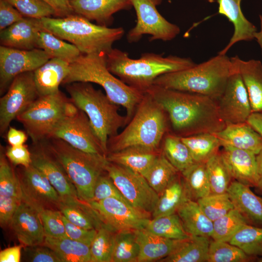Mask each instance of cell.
<instances>
[{
  "label": "cell",
  "instance_id": "cell-36",
  "mask_svg": "<svg viewBox=\"0 0 262 262\" xmlns=\"http://www.w3.org/2000/svg\"><path fill=\"white\" fill-rule=\"evenodd\" d=\"M180 174L188 199L197 201L211 194L205 163H196Z\"/></svg>",
  "mask_w": 262,
  "mask_h": 262
},
{
  "label": "cell",
  "instance_id": "cell-48",
  "mask_svg": "<svg viewBox=\"0 0 262 262\" xmlns=\"http://www.w3.org/2000/svg\"><path fill=\"white\" fill-rule=\"evenodd\" d=\"M197 202L203 213L213 222L234 208L227 193L210 194L199 199Z\"/></svg>",
  "mask_w": 262,
  "mask_h": 262
},
{
  "label": "cell",
  "instance_id": "cell-38",
  "mask_svg": "<svg viewBox=\"0 0 262 262\" xmlns=\"http://www.w3.org/2000/svg\"><path fill=\"white\" fill-rule=\"evenodd\" d=\"M36 48L44 50L51 58H56L71 63L82 54L74 45L67 43L44 29L38 33Z\"/></svg>",
  "mask_w": 262,
  "mask_h": 262
},
{
  "label": "cell",
  "instance_id": "cell-17",
  "mask_svg": "<svg viewBox=\"0 0 262 262\" xmlns=\"http://www.w3.org/2000/svg\"><path fill=\"white\" fill-rule=\"evenodd\" d=\"M32 164L43 173L60 196L61 201L80 199L76 189L64 167L49 147L46 140L33 143Z\"/></svg>",
  "mask_w": 262,
  "mask_h": 262
},
{
  "label": "cell",
  "instance_id": "cell-56",
  "mask_svg": "<svg viewBox=\"0 0 262 262\" xmlns=\"http://www.w3.org/2000/svg\"><path fill=\"white\" fill-rule=\"evenodd\" d=\"M54 10L55 16L65 17L74 14L70 4L71 0H44Z\"/></svg>",
  "mask_w": 262,
  "mask_h": 262
},
{
  "label": "cell",
  "instance_id": "cell-6",
  "mask_svg": "<svg viewBox=\"0 0 262 262\" xmlns=\"http://www.w3.org/2000/svg\"><path fill=\"white\" fill-rule=\"evenodd\" d=\"M43 29L75 46L82 54L107 55L125 31L122 27L110 28L94 24L76 14L62 17L40 19Z\"/></svg>",
  "mask_w": 262,
  "mask_h": 262
},
{
  "label": "cell",
  "instance_id": "cell-9",
  "mask_svg": "<svg viewBox=\"0 0 262 262\" xmlns=\"http://www.w3.org/2000/svg\"><path fill=\"white\" fill-rule=\"evenodd\" d=\"M68 98L60 90L52 95L39 96L16 117L33 143L51 138L65 117L64 106Z\"/></svg>",
  "mask_w": 262,
  "mask_h": 262
},
{
  "label": "cell",
  "instance_id": "cell-47",
  "mask_svg": "<svg viewBox=\"0 0 262 262\" xmlns=\"http://www.w3.org/2000/svg\"><path fill=\"white\" fill-rule=\"evenodd\" d=\"M249 260V256L241 249L229 242H210L208 262H245Z\"/></svg>",
  "mask_w": 262,
  "mask_h": 262
},
{
  "label": "cell",
  "instance_id": "cell-14",
  "mask_svg": "<svg viewBox=\"0 0 262 262\" xmlns=\"http://www.w3.org/2000/svg\"><path fill=\"white\" fill-rule=\"evenodd\" d=\"M103 223L117 232L145 229L150 214L137 210L129 203L115 197L87 202Z\"/></svg>",
  "mask_w": 262,
  "mask_h": 262
},
{
  "label": "cell",
  "instance_id": "cell-24",
  "mask_svg": "<svg viewBox=\"0 0 262 262\" xmlns=\"http://www.w3.org/2000/svg\"><path fill=\"white\" fill-rule=\"evenodd\" d=\"M43 29L40 19L24 17L0 31V45L19 49H34L38 33Z\"/></svg>",
  "mask_w": 262,
  "mask_h": 262
},
{
  "label": "cell",
  "instance_id": "cell-63",
  "mask_svg": "<svg viewBox=\"0 0 262 262\" xmlns=\"http://www.w3.org/2000/svg\"><path fill=\"white\" fill-rule=\"evenodd\" d=\"M258 262H262V258H261V259H260L259 260Z\"/></svg>",
  "mask_w": 262,
  "mask_h": 262
},
{
  "label": "cell",
  "instance_id": "cell-12",
  "mask_svg": "<svg viewBox=\"0 0 262 262\" xmlns=\"http://www.w3.org/2000/svg\"><path fill=\"white\" fill-rule=\"evenodd\" d=\"M33 71L21 73L12 81L0 99V133L2 135L10 124L38 97Z\"/></svg>",
  "mask_w": 262,
  "mask_h": 262
},
{
  "label": "cell",
  "instance_id": "cell-26",
  "mask_svg": "<svg viewBox=\"0 0 262 262\" xmlns=\"http://www.w3.org/2000/svg\"><path fill=\"white\" fill-rule=\"evenodd\" d=\"M70 63L52 58L33 71L35 86L39 96L58 92L59 86L67 76Z\"/></svg>",
  "mask_w": 262,
  "mask_h": 262
},
{
  "label": "cell",
  "instance_id": "cell-28",
  "mask_svg": "<svg viewBox=\"0 0 262 262\" xmlns=\"http://www.w3.org/2000/svg\"><path fill=\"white\" fill-rule=\"evenodd\" d=\"M236 66L246 87L252 112H262V63L258 60L245 61L230 57Z\"/></svg>",
  "mask_w": 262,
  "mask_h": 262
},
{
  "label": "cell",
  "instance_id": "cell-31",
  "mask_svg": "<svg viewBox=\"0 0 262 262\" xmlns=\"http://www.w3.org/2000/svg\"><path fill=\"white\" fill-rule=\"evenodd\" d=\"M177 213L189 235L212 237L213 222L203 213L197 201L187 199L180 206Z\"/></svg>",
  "mask_w": 262,
  "mask_h": 262
},
{
  "label": "cell",
  "instance_id": "cell-44",
  "mask_svg": "<svg viewBox=\"0 0 262 262\" xmlns=\"http://www.w3.org/2000/svg\"><path fill=\"white\" fill-rule=\"evenodd\" d=\"M249 221L237 209L234 208L213 222V240L229 242Z\"/></svg>",
  "mask_w": 262,
  "mask_h": 262
},
{
  "label": "cell",
  "instance_id": "cell-16",
  "mask_svg": "<svg viewBox=\"0 0 262 262\" xmlns=\"http://www.w3.org/2000/svg\"><path fill=\"white\" fill-rule=\"evenodd\" d=\"M61 139L82 151L106 156L107 152L95 134L87 115L82 111L60 122L51 138Z\"/></svg>",
  "mask_w": 262,
  "mask_h": 262
},
{
  "label": "cell",
  "instance_id": "cell-30",
  "mask_svg": "<svg viewBox=\"0 0 262 262\" xmlns=\"http://www.w3.org/2000/svg\"><path fill=\"white\" fill-rule=\"evenodd\" d=\"M135 231L140 247L137 262L159 261L171 254L181 241L155 235L145 229Z\"/></svg>",
  "mask_w": 262,
  "mask_h": 262
},
{
  "label": "cell",
  "instance_id": "cell-51",
  "mask_svg": "<svg viewBox=\"0 0 262 262\" xmlns=\"http://www.w3.org/2000/svg\"><path fill=\"white\" fill-rule=\"evenodd\" d=\"M109 197L116 198L128 202L105 171L96 181L91 201H100Z\"/></svg>",
  "mask_w": 262,
  "mask_h": 262
},
{
  "label": "cell",
  "instance_id": "cell-32",
  "mask_svg": "<svg viewBox=\"0 0 262 262\" xmlns=\"http://www.w3.org/2000/svg\"><path fill=\"white\" fill-rule=\"evenodd\" d=\"M210 242L207 237L191 236L181 240L171 254L159 262H207Z\"/></svg>",
  "mask_w": 262,
  "mask_h": 262
},
{
  "label": "cell",
  "instance_id": "cell-22",
  "mask_svg": "<svg viewBox=\"0 0 262 262\" xmlns=\"http://www.w3.org/2000/svg\"><path fill=\"white\" fill-rule=\"evenodd\" d=\"M223 147L221 153L232 178L249 187H257L256 155L245 150Z\"/></svg>",
  "mask_w": 262,
  "mask_h": 262
},
{
  "label": "cell",
  "instance_id": "cell-7",
  "mask_svg": "<svg viewBox=\"0 0 262 262\" xmlns=\"http://www.w3.org/2000/svg\"><path fill=\"white\" fill-rule=\"evenodd\" d=\"M66 89L71 100L87 115L107 154L109 138L116 135L119 129L129 122L127 116L121 115L118 112L119 105L91 83L72 82L66 84Z\"/></svg>",
  "mask_w": 262,
  "mask_h": 262
},
{
  "label": "cell",
  "instance_id": "cell-60",
  "mask_svg": "<svg viewBox=\"0 0 262 262\" xmlns=\"http://www.w3.org/2000/svg\"><path fill=\"white\" fill-rule=\"evenodd\" d=\"M80 110L79 108L68 98L66 101L64 106V114L65 117H73L76 116Z\"/></svg>",
  "mask_w": 262,
  "mask_h": 262
},
{
  "label": "cell",
  "instance_id": "cell-5",
  "mask_svg": "<svg viewBox=\"0 0 262 262\" xmlns=\"http://www.w3.org/2000/svg\"><path fill=\"white\" fill-rule=\"evenodd\" d=\"M232 72L230 58L217 54L208 60L184 70L158 77L153 84L196 93L217 100L223 93Z\"/></svg>",
  "mask_w": 262,
  "mask_h": 262
},
{
  "label": "cell",
  "instance_id": "cell-13",
  "mask_svg": "<svg viewBox=\"0 0 262 262\" xmlns=\"http://www.w3.org/2000/svg\"><path fill=\"white\" fill-rule=\"evenodd\" d=\"M22 201L39 213L47 209L59 210L61 197L46 176L32 164L16 171Z\"/></svg>",
  "mask_w": 262,
  "mask_h": 262
},
{
  "label": "cell",
  "instance_id": "cell-54",
  "mask_svg": "<svg viewBox=\"0 0 262 262\" xmlns=\"http://www.w3.org/2000/svg\"><path fill=\"white\" fill-rule=\"evenodd\" d=\"M4 151L13 165L28 167L32 164L31 151L25 145L15 147L9 146Z\"/></svg>",
  "mask_w": 262,
  "mask_h": 262
},
{
  "label": "cell",
  "instance_id": "cell-62",
  "mask_svg": "<svg viewBox=\"0 0 262 262\" xmlns=\"http://www.w3.org/2000/svg\"><path fill=\"white\" fill-rule=\"evenodd\" d=\"M259 18L260 21V27L261 29L259 32H257L254 34V39H255L259 44L262 51V15H259Z\"/></svg>",
  "mask_w": 262,
  "mask_h": 262
},
{
  "label": "cell",
  "instance_id": "cell-20",
  "mask_svg": "<svg viewBox=\"0 0 262 262\" xmlns=\"http://www.w3.org/2000/svg\"><path fill=\"white\" fill-rule=\"evenodd\" d=\"M10 226L23 246L43 245L46 235L40 213L26 202L19 205Z\"/></svg>",
  "mask_w": 262,
  "mask_h": 262
},
{
  "label": "cell",
  "instance_id": "cell-18",
  "mask_svg": "<svg viewBox=\"0 0 262 262\" xmlns=\"http://www.w3.org/2000/svg\"><path fill=\"white\" fill-rule=\"evenodd\" d=\"M231 62V73L223 93L217 100L220 115L226 124L246 122L252 112L241 75Z\"/></svg>",
  "mask_w": 262,
  "mask_h": 262
},
{
  "label": "cell",
  "instance_id": "cell-34",
  "mask_svg": "<svg viewBox=\"0 0 262 262\" xmlns=\"http://www.w3.org/2000/svg\"><path fill=\"white\" fill-rule=\"evenodd\" d=\"M43 245L53 250L62 262H91L90 246L67 237H46Z\"/></svg>",
  "mask_w": 262,
  "mask_h": 262
},
{
  "label": "cell",
  "instance_id": "cell-35",
  "mask_svg": "<svg viewBox=\"0 0 262 262\" xmlns=\"http://www.w3.org/2000/svg\"><path fill=\"white\" fill-rule=\"evenodd\" d=\"M188 198L180 173L159 195L156 206L152 213L153 218L171 214L177 211Z\"/></svg>",
  "mask_w": 262,
  "mask_h": 262
},
{
  "label": "cell",
  "instance_id": "cell-23",
  "mask_svg": "<svg viewBox=\"0 0 262 262\" xmlns=\"http://www.w3.org/2000/svg\"><path fill=\"white\" fill-rule=\"evenodd\" d=\"M218 13L226 17L234 26V32L228 44L218 54L226 53L235 43L240 41H251L254 39L257 32L256 27L243 14L241 8L242 0H216Z\"/></svg>",
  "mask_w": 262,
  "mask_h": 262
},
{
  "label": "cell",
  "instance_id": "cell-15",
  "mask_svg": "<svg viewBox=\"0 0 262 262\" xmlns=\"http://www.w3.org/2000/svg\"><path fill=\"white\" fill-rule=\"evenodd\" d=\"M51 58L44 50L38 48L24 50L0 45V95H3L7 91L16 76L34 71Z\"/></svg>",
  "mask_w": 262,
  "mask_h": 262
},
{
  "label": "cell",
  "instance_id": "cell-45",
  "mask_svg": "<svg viewBox=\"0 0 262 262\" xmlns=\"http://www.w3.org/2000/svg\"><path fill=\"white\" fill-rule=\"evenodd\" d=\"M248 256H262V228L246 224L229 242Z\"/></svg>",
  "mask_w": 262,
  "mask_h": 262
},
{
  "label": "cell",
  "instance_id": "cell-25",
  "mask_svg": "<svg viewBox=\"0 0 262 262\" xmlns=\"http://www.w3.org/2000/svg\"><path fill=\"white\" fill-rule=\"evenodd\" d=\"M213 134L222 147L245 150L256 155L262 150V137L246 122L226 124L223 130Z\"/></svg>",
  "mask_w": 262,
  "mask_h": 262
},
{
  "label": "cell",
  "instance_id": "cell-57",
  "mask_svg": "<svg viewBox=\"0 0 262 262\" xmlns=\"http://www.w3.org/2000/svg\"><path fill=\"white\" fill-rule=\"evenodd\" d=\"M6 139L10 146H20L24 145L27 135L24 131L10 126L7 131Z\"/></svg>",
  "mask_w": 262,
  "mask_h": 262
},
{
  "label": "cell",
  "instance_id": "cell-59",
  "mask_svg": "<svg viewBox=\"0 0 262 262\" xmlns=\"http://www.w3.org/2000/svg\"><path fill=\"white\" fill-rule=\"evenodd\" d=\"M246 122L262 137V112H252Z\"/></svg>",
  "mask_w": 262,
  "mask_h": 262
},
{
  "label": "cell",
  "instance_id": "cell-29",
  "mask_svg": "<svg viewBox=\"0 0 262 262\" xmlns=\"http://www.w3.org/2000/svg\"><path fill=\"white\" fill-rule=\"evenodd\" d=\"M227 193L234 208L249 222L262 224V198L255 194L250 187L236 180L233 181Z\"/></svg>",
  "mask_w": 262,
  "mask_h": 262
},
{
  "label": "cell",
  "instance_id": "cell-4",
  "mask_svg": "<svg viewBox=\"0 0 262 262\" xmlns=\"http://www.w3.org/2000/svg\"><path fill=\"white\" fill-rule=\"evenodd\" d=\"M75 82L95 83L101 86L113 102L126 109L129 122L145 93L112 74L107 68L106 55L104 54H81L70 63L68 73L62 84Z\"/></svg>",
  "mask_w": 262,
  "mask_h": 262
},
{
  "label": "cell",
  "instance_id": "cell-43",
  "mask_svg": "<svg viewBox=\"0 0 262 262\" xmlns=\"http://www.w3.org/2000/svg\"><path fill=\"white\" fill-rule=\"evenodd\" d=\"M139 251L135 230L116 232L111 262H137Z\"/></svg>",
  "mask_w": 262,
  "mask_h": 262
},
{
  "label": "cell",
  "instance_id": "cell-33",
  "mask_svg": "<svg viewBox=\"0 0 262 262\" xmlns=\"http://www.w3.org/2000/svg\"><path fill=\"white\" fill-rule=\"evenodd\" d=\"M59 210L69 222L84 229L98 230L104 225L89 204L80 199L61 201Z\"/></svg>",
  "mask_w": 262,
  "mask_h": 262
},
{
  "label": "cell",
  "instance_id": "cell-49",
  "mask_svg": "<svg viewBox=\"0 0 262 262\" xmlns=\"http://www.w3.org/2000/svg\"><path fill=\"white\" fill-rule=\"evenodd\" d=\"M25 17L40 19L55 16L54 9L44 0H5Z\"/></svg>",
  "mask_w": 262,
  "mask_h": 262
},
{
  "label": "cell",
  "instance_id": "cell-50",
  "mask_svg": "<svg viewBox=\"0 0 262 262\" xmlns=\"http://www.w3.org/2000/svg\"><path fill=\"white\" fill-rule=\"evenodd\" d=\"M46 237H67L63 221V214L60 210L47 209L40 213Z\"/></svg>",
  "mask_w": 262,
  "mask_h": 262
},
{
  "label": "cell",
  "instance_id": "cell-2",
  "mask_svg": "<svg viewBox=\"0 0 262 262\" xmlns=\"http://www.w3.org/2000/svg\"><path fill=\"white\" fill-rule=\"evenodd\" d=\"M106 64L112 74L143 93L153 84L158 77L196 65L189 57L164 56L151 52L143 53L139 59H132L127 52L114 48L106 55Z\"/></svg>",
  "mask_w": 262,
  "mask_h": 262
},
{
  "label": "cell",
  "instance_id": "cell-53",
  "mask_svg": "<svg viewBox=\"0 0 262 262\" xmlns=\"http://www.w3.org/2000/svg\"><path fill=\"white\" fill-rule=\"evenodd\" d=\"M28 260L32 262H62L51 249L44 245L27 246Z\"/></svg>",
  "mask_w": 262,
  "mask_h": 262
},
{
  "label": "cell",
  "instance_id": "cell-41",
  "mask_svg": "<svg viewBox=\"0 0 262 262\" xmlns=\"http://www.w3.org/2000/svg\"><path fill=\"white\" fill-rule=\"evenodd\" d=\"M145 229L155 235L174 240L189 238L177 213L151 219Z\"/></svg>",
  "mask_w": 262,
  "mask_h": 262
},
{
  "label": "cell",
  "instance_id": "cell-8",
  "mask_svg": "<svg viewBox=\"0 0 262 262\" xmlns=\"http://www.w3.org/2000/svg\"><path fill=\"white\" fill-rule=\"evenodd\" d=\"M46 142L75 187L79 198L91 201L96 181L106 171V157L82 151L59 138H50Z\"/></svg>",
  "mask_w": 262,
  "mask_h": 262
},
{
  "label": "cell",
  "instance_id": "cell-11",
  "mask_svg": "<svg viewBox=\"0 0 262 262\" xmlns=\"http://www.w3.org/2000/svg\"><path fill=\"white\" fill-rule=\"evenodd\" d=\"M105 170L131 205L143 212L152 214L159 195L143 175L108 161Z\"/></svg>",
  "mask_w": 262,
  "mask_h": 262
},
{
  "label": "cell",
  "instance_id": "cell-21",
  "mask_svg": "<svg viewBox=\"0 0 262 262\" xmlns=\"http://www.w3.org/2000/svg\"><path fill=\"white\" fill-rule=\"evenodd\" d=\"M74 13L97 24L109 27L113 22V15L132 7L131 0H71Z\"/></svg>",
  "mask_w": 262,
  "mask_h": 262
},
{
  "label": "cell",
  "instance_id": "cell-40",
  "mask_svg": "<svg viewBox=\"0 0 262 262\" xmlns=\"http://www.w3.org/2000/svg\"><path fill=\"white\" fill-rule=\"evenodd\" d=\"M179 173L162 151L143 176L159 195Z\"/></svg>",
  "mask_w": 262,
  "mask_h": 262
},
{
  "label": "cell",
  "instance_id": "cell-1",
  "mask_svg": "<svg viewBox=\"0 0 262 262\" xmlns=\"http://www.w3.org/2000/svg\"><path fill=\"white\" fill-rule=\"evenodd\" d=\"M146 92L163 107L172 133L178 136L214 133L226 126L220 115L217 101L210 97L154 84Z\"/></svg>",
  "mask_w": 262,
  "mask_h": 262
},
{
  "label": "cell",
  "instance_id": "cell-19",
  "mask_svg": "<svg viewBox=\"0 0 262 262\" xmlns=\"http://www.w3.org/2000/svg\"><path fill=\"white\" fill-rule=\"evenodd\" d=\"M7 158L3 147L0 153V223L10 226L14 214L22 201V194L16 171Z\"/></svg>",
  "mask_w": 262,
  "mask_h": 262
},
{
  "label": "cell",
  "instance_id": "cell-55",
  "mask_svg": "<svg viewBox=\"0 0 262 262\" xmlns=\"http://www.w3.org/2000/svg\"><path fill=\"white\" fill-rule=\"evenodd\" d=\"M24 17L12 4L5 0H0V31Z\"/></svg>",
  "mask_w": 262,
  "mask_h": 262
},
{
  "label": "cell",
  "instance_id": "cell-27",
  "mask_svg": "<svg viewBox=\"0 0 262 262\" xmlns=\"http://www.w3.org/2000/svg\"><path fill=\"white\" fill-rule=\"evenodd\" d=\"M162 152L159 149L142 146H131L119 151L109 152L107 160L125 166L144 176Z\"/></svg>",
  "mask_w": 262,
  "mask_h": 262
},
{
  "label": "cell",
  "instance_id": "cell-37",
  "mask_svg": "<svg viewBox=\"0 0 262 262\" xmlns=\"http://www.w3.org/2000/svg\"><path fill=\"white\" fill-rule=\"evenodd\" d=\"M161 149L165 157L180 173L196 163L189 149L180 137L169 131L164 137Z\"/></svg>",
  "mask_w": 262,
  "mask_h": 262
},
{
  "label": "cell",
  "instance_id": "cell-61",
  "mask_svg": "<svg viewBox=\"0 0 262 262\" xmlns=\"http://www.w3.org/2000/svg\"><path fill=\"white\" fill-rule=\"evenodd\" d=\"M256 161L258 175L257 188L262 193V150L256 155Z\"/></svg>",
  "mask_w": 262,
  "mask_h": 262
},
{
  "label": "cell",
  "instance_id": "cell-46",
  "mask_svg": "<svg viewBox=\"0 0 262 262\" xmlns=\"http://www.w3.org/2000/svg\"><path fill=\"white\" fill-rule=\"evenodd\" d=\"M115 233L104 224L97 230L90 246L91 262H111Z\"/></svg>",
  "mask_w": 262,
  "mask_h": 262
},
{
  "label": "cell",
  "instance_id": "cell-58",
  "mask_svg": "<svg viewBox=\"0 0 262 262\" xmlns=\"http://www.w3.org/2000/svg\"><path fill=\"white\" fill-rule=\"evenodd\" d=\"M23 245L15 246L6 248L0 252V262H19Z\"/></svg>",
  "mask_w": 262,
  "mask_h": 262
},
{
  "label": "cell",
  "instance_id": "cell-42",
  "mask_svg": "<svg viewBox=\"0 0 262 262\" xmlns=\"http://www.w3.org/2000/svg\"><path fill=\"white\" fill-rule=\"evenodd\" d=\"M205 164L211 194L227 193L232 177L221 152L213 155Z\"/></svg>",
  "mask_w": 262,
  "mask_h": 262
},
{
  "label": "cell",
  "instance_id": "cell-39",
  "mask_svg": "<svg viewBox=\"0 0 262 262\" xmlns=\"http://www.w3.org/2000/svg\"><path fill=\"white\" fill-rule=\"evenodd\" d=\"M180 137L189 149L196 163H206L219 151L221 147L219 139L213 133H203Z\"/></svg>",
  "mask_w": 262,
  "mask_h": 262
},
{
  "label": "cell",
  "instance_id": "cell-52",
  "mask_svg": "<svg viewBox=\"0 0 262 262\" xmlns=\"http://www.w3.org/2000/svg\"><path fill=\"white\" fill-rule=\"evenodd\" d=\"M63 221L67 237L90 246L97 233V229H86L74 225L64 215Z\"/></svg>",
  "mask_w": 262,
  "mask_h": 262
},
{
  "label": "cell",
  "instance_id": "cell-3",
  "mask_svg": "<svg viewBox=\"0 0 262 262\" xmlns=\"http://www.w3.org/2000/svg\"><path fill=\"white\" fill-rule=\"evenodd\" d=\"M169 119L163 107L145 92L135 112L123 130L109 138L107 154L131 146L159 149L169 131Z\"/></svg>",
  "mask_w": 262,
  "mask_h": 262
},
{
  "label": "cell",
  "instance_id": "cell-10",
  "mask_svg": "<svg viewBox=\"0 0 262 262\" xmlns=\"http://www.w3.org/2000/svg\"><path fill=\"white\" fill-rule=\"evenodd\" d=\"M137 16L135 26L128 33L130 43L139 41L145 34L150 35L149 41H169L180 33V28L166 20L158 11L157 6L162 0H131Z\"/></svg>",
  "mask_w": 262,
  "mask_h": 262
}]
</instances>
